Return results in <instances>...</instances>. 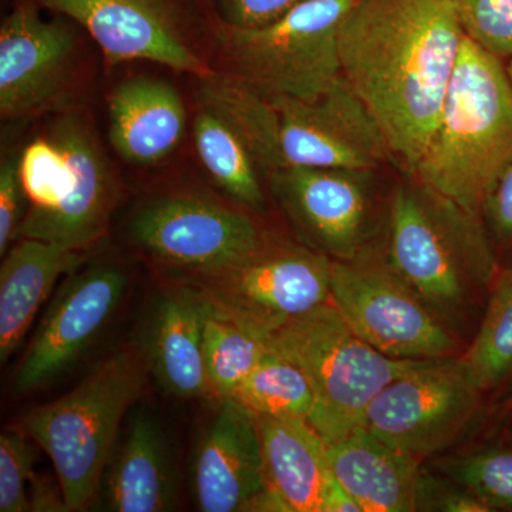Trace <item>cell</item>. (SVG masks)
<instances>
[{"instance_id": "cell-1", "label": "cell", "mask_w": 512, "mask_h": 512, "mask_svg": "<svg viewBox=\"0 0 512 512\" xmlns=\"http://www.w3.org/2000/svg\"><path fill=\"white\" fill-rule=\"evenodd\" d=\"M453 0H355L339 29L342 74L412 171L466 42Z\"/></svg>"}, {"instance_id": "cell-2", "label": "cell", "mask_w": 512, "mask_h": 512, "mask_svg": "<svg viewBox=\"0 0 512 512\" xmlns=\"http://www.w3.org/2000/svg\"><path fill=\"white\" fill-rule=\"evenodd\" d=\"M387 264L461 336L500 266L484 220L403 171L386 205Z\"/></svg>"}, {"instance_id": "cell-3", "label": "cell", "mask_w": 512, "mask_h": 512, "mask_svg": "<svg viewBox=\"0 0 512 512\" xmlns=\"http://www.w3.org/2000/svg\"><path fill=\"white\" fill-rule=\"evenodd\" d=\"M511 160L507 62L467 36L429 144L406 173L483 220L485 201Z\"/></svg>"}, {"instance_id": "cell-4", "label": "cell", "mask_w": 512, "mask_h": 512, "mask_svg": "<svg viewBox=\"0 0 512 512\" xmlns=\"http://www.w3.org/2000/svg\"><path fill=\"white\" fill-rule=\"evenodd\" d=\"M147 370L143 350H119L23 419L25 433L55 467L67 511L86 510L99 494L121 421L143 392Z\"/></svg>"}, {"instance_id": "cell-5", "label": "cell", "mask_w": 512, "mask_h": 512, "mask_svg": "<svg viewBox=\"0 0 512 512\" xmlns=\"http://www.w3.org/2000/svg\"><path fill=\"white\" fill-rule=\"evenodd\" d=\"M20 177L28 210L18 239L86 252L106 235L119 188L93 131L79 116L64 114L46 137L20 151Z\"/></svg>"}, {"instance_id": "cell-6", "label": "cell", "mask_w": 512, "mask_h": 512, "mask_svg": "<svg viewBox=\"0 0 512 512\" xmlns=\"http://www.w3.org/2000/svg\"><path fill=\"white\" fill-rule=\"evenodd\" d=\"M271 348L308 377L315 396L309 423L326 443L362 427L377 394L423 362L393 359L372 348L332 302L272 329Z\"/></svg>"}, {"instance_id": "cell-7", "label": "cell", "mask_w": 512, "mask_h": 512, "mask_svg": "<svg viewBox=\"0 0 512 512\" xmlns=\"http://www.w3.org/2000/svg\"><path fill=\"white\" fill-rule=\"evenodd\" d=\"M251 151L264 174L291 167L380 170L394 161L379 121L343 74L312 100L266 97Z\"/></svg>"}, {"instance_id": "cell-8", "label": "cell", "mask_w": 512, "mask_h": 512, "mask_svg": "<svg viewBox=\"0 0 512 512\" xmlns=\"http://www.w3.org/2000/svg\"><path fill=\"white\" fill-rule=\"evenodd\" d=\"M355 0H308L282 18L235 28L220 22L225 74L268 96L312 100L342 76L339 29Z\"/></svg>"}, {"instance_id": "cell-9", "label": "cell", "mask_w": 512, "mask_h": 512, "mask_svg": "<svg viewBox=\"0 0 512 512\" xmlns=\"http://www.w3.org/2000/svg\"><path fill=\"white\" fill-rule=\"evenodd\" d=\"M332 298L360 339L399 360L460 356V336L448 328L387 264L383 245L355 261H332Z\"/></svg>"}, {"instance_id": "cell-10", "label": "cell", "mask_w": 512, "mask_h": 512, "mask_svg": "<svg viewBox=\"0 0 512 512\" xmlns=\"http://www.w3.org/2000/svg\"><path fill=\"white\" fill-rule=\"evenodd\" d=\"M484 393L463 355L423 360L377 394L363 426L423 461L467 433Z\"/></svg>"}, {"instance_id": "cell-11", "label": "cell", "mask_w": 512, "mask_h": 512, "mask_svg": "<svg viewBox=\"0 0 512 512\" xmlns=\"http://www.w3.org/2000/svg\"><path fill=\"white\" fill-rule=\"evenodd\" d=\"M127 235L158 264L204 279L247 258L266 234L245 212L175 192L140 205L127 222Z\"/></svg>"}, {"instance_id": "cell-12", "label": "cell", "mask_w": 512, "mask_h": 512, "mask_svg": "<svg viewBox=\"0 0 512 512\" xmlns=\"http://www.w3.org/2000/svg\"><path fill=\"white\" fill-rule=\"evenodd\" d=\"M377 171L291 167L265 177L309 247L349 262L377 247Z\"/></svg>"}, {"instance_id": "cell-13", "label": "cell", "mask_w": 512, "mask_h": 512, "mask_svg": "<svg viewBox=\"0 0 512 512\" xmlns=\"http://www.w3.org/2000/svg\"><path fill=\"white\" fill-rule=\"evenodd\" d=\"M128 288L126 269L101 261L66 276L12 380L16 396L30 394L66 375L96 342Z\"/></svg>"}, {"instance_id": "cell-14", "label": "cell", "mask_w": 512, "mask_h": 512, "mask_svg": "<svg viewBox=\"0 0 512 512\" xmlns=\"http://www.w3.org/2000/svg\"><path fill=\"white\" fill-rule=\"evenodd\" d=\"M332 259L309 245L271 237L227 271L200 279L207 295L268 328L330 303Z\"/></svg>"}, {"instance_id": "cell-15", "label": "cell", "mask_w": 512, "mask_h": 512, "mask_svg": "<svg viewBox=\"0 0 512 512\" xmlns=\"http://www.w3.org/2000/svg\"><path fill=\"white\" fill-rule=\"evenodd\" d=\"M77 39L63 19L47 20L35 0L19 2L0 26V116L32 119L62 109L74 79Z\"/></svg>"}, {"instance_id": "cell-16", "label": "cell", "mask_w": 512, "mask_h": 512, "mask_svg": "<svg viewBox=\"0 0 512 512\" xmlns=\"http://www.w3.org/2000/svg\"><path fill=\"white\" fill-rule=\"evenodd\" d=\"M82 26L110 64L146 60L198 79L214 69L192 47L180 0H35Z\"/></svg>"}, {"instance_id": "cell-17", "label": "cell", "mask_w": 512, "mask_h": 512, "mask_svg": "<svg viewBox=\"0 0 512 512\" xmlns=\"http://www.w3.org/2000/svg\"><path fill=\"white\" fill-rule=\"evenodd\" d=\"M192 476L195 500L204 512L254 511L264 495L258 420L235 397L220 400L202 433Z\"/></svg>"}, {"instance_id": "cell-18", "label": "cell", "mask_w": 512, "mask_h": 512, "mask_svg": "<svg viewBox=\"0 0 512 512\" xmlns=\"http://www.w3.org/2000/svg\"><path fill=\"white\" fill-rule=\"evenodd\" d=\"M265 493L254 511L322 512L332 480L328 443L301 417H256Z\"/></svg>"}, {"instance_id": "cell-19", "label": "cell", "mask_w": 512, "mask_h": 512, "mask_svg": "<svg viewBox=\"0 0 512 512\" xmlns=\"http://www.w3.org/2000/svg\"><path fill=\"white\" fill-rule=\"evenodd\" d=\"M205 293L180 286L161 293L148 316L143 350L151 375L177 399L211 396L204 363Z\"/></svg>"}, {"instance_id": "cell-20", "label": "cell", "mask_w": 512, "mask_h": 512, "mask_svg": "<svg viewBox=\"0 0 512 512\" xmlns=\"http://www.w3.org/2000/svg\"><path fill=\"white\" fill-rule=\"evenodd\" d=\"M106 510L165 512L177 505V477L160 421L140 407L100 485Z\"/></svg>"}, {"instance_id": "cell-21", "label": "cell", "mask_w": 512, "mask_h": 512, "mask_svg": "<svg viewBox=\"0 0 512 512\" xmlns=\"http://www.w3.org/2000/svg\"><path fill=\"white\" fill-rule=\"evenodd\" d=\"M328 458L332 476L363 512L417 511L421 461L365 426L330 441Z\"/></svg>"}, {"instance_id": "cell-22", "label": "cell", "mask_w": 512, "mask_h": 512, "mask_svg": "<svg viewBox=\"0 0 512 512\" xmlns=\"http://www.w3.org/2000/svg\"><path fill=\"white\" fill-rule=\"evenodd\" d=\"M180 93L164 80L134 77L120 83L109 99V138L123 160L150 167L165 160L184 137Z\"/></svg>"}, {"instance_id": "cell-23", "label": "cell", "mask_w": 512, "mask_h": 512, "mask_svg": "<svg viewBox=\"0 0 512 512\" xmlns=\"http://www.w3.org/2000/svg\"><path fill=\"white\" fill-rule=\"evenodd\" d=\"M86 252L20 238L0 268V362L5 365L25 339L43 302L63 275L84 264Z\"/></svg>"}, {"instance_id": "cell-24", "label": "cell", "mask_w": 512, "mask_h": 512, "mask_svg": "<svg viewBox=\"0 0 512 512\" xmlns=\"http://www.w3.org/2000/svg\"><path fill=\"white\" fill-rule=\"evenodd\" d=\"M271 333L264 323L205 293L204 363L212 397L234 396L271 352Z\"/></svg>"}, {"instance_id": "cell-25", "label": "cell", "mask_w": 512, "mask_h": 512, "mask_svg": "<svg viewBox=\"0 0 512 512\" xmlns=\"http://www.w3.org/2000/svg\"><path fill=\"white\" fill-rule=\"evenodd\" d=\"M192 134L201 164L218 187L239 204L261 210L265 204L261 168L231 124L200 103Z\"/></svg>"}, {"instance_id": "cell-26", "label": "cell", "mask_w": 512, "mask_h": 512, "mask_svg": "<svg viewBox=\"0 0 512 512\" xmlns=\"http://www.w3.org/2000/svg\"><path fill=\"white\" fill-rule=\"evenodd\" d=\"M232 397L255 417L309 420L315 406L311 383L301 367L272 348Z\"/></svg>"}, {"instance_id": "cell-27", "label": "cell", "mask_w": 512, "mask_h": 512, "mask_svg": "<svg viewBox=\"0 0 512 512\" xmlns=\"http://www.w3.org/2000/svg\"><path fill=\"white\" fill-rule=\"evenodd\" d=\"M463 357L484 392L511 375L512 271L498 275L476 336Z\"/></svg>"}, {"instance_id": "cell-28", "label": "cell", "mask_w": 512, "mask_h": 512, "mask_svg": "<svg viewBox=\"0 0 512 512\" xmlns=\"http://www.w3.org/2000/svg\"><path fill=\"white\" fill-rule=\"evenodd\" d=\"M441 474L466 488L491 510H512V450H484L448 457Z\"/></svg>"}, {"instance_id": "cell-29", "label": "cell", "mask_w": 512, "mask_h": 512, "mask_svg": "<svg viewBox=\"0 0 512 512\" xmlns=\"http://www.w3.org/2000/svg\"><path fill=\"white\" fill-rule=\"evenodd\" d=\"M466 35L500 59H512V0H453Z\"/></svg>"}, {"instance_id": "cell-30", "label": "cell", "mask_w": 512, "mask_h": 512, "mask_svg": "<svg viewBox=\"0 0 512 512\" xmlns=\"http://www.w3.org/2000/svg\"><path fill=\"white\" fill-rule=\"evenodd\" d=\"M33 454L28 441L18 431L0 436V511H32L28 484L33 478Z\"/></svg>"}, {"instance_id": "cell-31", "label": "cell", "mask_w": 512, "mask_h": 512, "mask_svg": "<svg viewBox=\"0 0 512 512\" xmlns=\"http://www.w3.org/2000/svg\"><path fill=\"white\" fill-rule=\"evenodd\" d=\"M483 220L500 272L512 271V160L485 201Z\"/></svg>"}, {"instance_id": "cell-32", "label": "cell", "mask_w": 512, "mask_h": 512, "mask_svg": "<svg viewBox=\"0 0 512 512\" xmlns=\"http://www.w3.org/2000/svg\"><path fill=\"white\" fill-rule=\"evenodd\" d=\"M28 210V198L20 177V151L8 154L0 164V254L18 239L20 225Z\"/></svg>"}, {"instance_id": "cell-33", "label": "cell", "mask_w": 512, "mask_h": 512, "mask_svg": "<svg viewBox=\"0 0 512 512\" xmlns=\"http://www.w3.org/2000/svg\"><path fill=\"white\" fill-rule=\"evenodd\" d=\"M417 511L440 512H490L488 505L478 500L476 495L454 483L447 476L421 470L416 498Z\"/></svg>"}, {"instance_id": "cell-34", "label": "cell", "mask_w": 512, "mask_h": 512, "mask_svg": "<svg viewBox=\"0 0 512 512\" xmlns=\"http://www.w3.org/2000/svg\"><path fill=\"white\" fill-rule=\"evenodd\" d=\"M308 0H215L218 18L235 28H255L282 18Z\"/></svg>"}, {"instance_id": "cell-35", "label": "cell", "mask_w": 512, "mask_h": 512, "mask_svg": "<svg viewBox=\"0 0 512 512\" xmlns=\"http://www.w3.org/2000/svg\"><path fill=\"white\" fill-rule=\"evenodd\" d=\"M322 512H363L362 507L336 481V478L332 476V480L326 488L325 497H323Z\"/></svg>"}, {"instance_id": "cell-36", "label": "cell", "mask_w": 512, "mask_h": 512, "mask_svg": "<svg viewBox=\"0 0 512 512\" xmlns=\"http://www.w3.org/2000/svg\"><path fill=\"white\" fill-rule=\"evenodd\" d=\"M505 412H512V397L508 400V403L505 404Z\"/></svg>"}, {"instance_id": "cell-37", "label": "cell", "mask_w": 512, "mask_h": 512, "mask_svg": "<svg viewBox=\"0 0 512 512\" xmlns=\"http://www.w3.org/2000/svg\"><path fill=\"white\" fill-rule=\"evenodd\" d=\"M507 67H508V72H510L511 77H512V59L507 60Z\"/></svg>"}]
</instances>
